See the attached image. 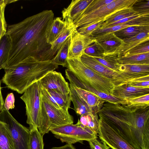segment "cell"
<instances>
[{
    "label": "cell",
    "mask_w": 149,
    "mask_h": 149,
    "mask_svg": "<svg viewBox=\"0 0 149 149\" xmlns=\"http://www.w3.org/2000/svg\"><path fill=\"white\" fill-rule=\"evenodd\" d=\"M149 26V15L142 16L121 24L104 28H99L94 31L92 36L109 32H114L132 26Z\"/></svg>",
    "instance_id": "19"
},
{
    "label": "cell",
    "mask_w": 149,
    "mask_h": 149,
    "mask_svg": "<svg viewBox=\"0 0 149 149\" xmlns=\"http://www.w3.org/2000/svg\"><path fill=\"white\" fill-rule=\"evenodd\" d=\"M41 85L39 81L34 83L24 91L20 98L25 104L26 123L29 129L38 128L41 106Z\"/></svg>",
    "instance_id": "7"
},
{
    "label": "cell",
    "mask_w": 149,
    "mask_h": 149,
    "mask_svg": "<svg viewBox=\"0 0 149 149\" xmlns=\"http://www.w3.org/2000/svg\"><path fill=\"white\" fill-rule=\"evenodd\" d=\"M98 114L136 149H149V107L129 108L105 102Z\"/></svg>",
    "instance_id": "2"
},
{
    "label": "cell",
    "mask_w": 149,
    "mask_h": 149,
    "mask_svg": "<svg viewBox=\"0 0 149 149\" xmlns=\"http://www.w3.org/2000/svg\"><path fill=\"white\" fill-rule=\"evenodd\" d=\"M56 138L62 142L73 144L77 142L82 143L97 138V133L82 124L78 119L75 124H68L52 129L50 131Z\"/></svg>",
    "instance_id": "6"
},
{
    "label": "cell",
    "mask_w": 149,
    "mask_h": 149,
    "mask_svg": "<svg viewBox=\"0 0 149 149\" xmlns=\"http://www.w3.org/2000/svg\"><path fill=\"white\" fill-rule=\"evenodd\" d=\"M115 60L120 65L149 64V52L116 57Z\"/></svg>",
    "instance_id": "24"
},
{
    "label": "cell",
    "mask_w": 149,
    "mask_h": 149,
    "mask_svg": "<svg viewBox=\"0 0 149 149\" xmlns=\"http://www.w3.org/2000/svg\"><path fill=\"white\" fill-rule=\"evenodd\" d=\"M142 16L143 15H142L139 14H137L134 15L124 18L117 22L113 23L109 25L106 28L111 27L113 26L123 24L127 22H128L132 20L135 18H136L138 17H139Z\"/></svg>",
    "instance_id": "45"
},
{
    "label": "cell",
    "mask_w": 149,
    "mask_h": 149,
    "mask_svg": "<svg viewBox=\"0 0 149 149\" xmlns=\"http://www.w3.org/2000/svg\"><path fill=\"white\" fill-rule=\"evenodd\" d=\"M118 71L119 75L113 83L114 86L124 80L149 75V64L120 65Z\"/></svg>",
    "instance_id": "13"
},
{
    "label": "cell",
    "mask_w": 149,
    "mask_h": 149,
    "mask_svg": "<svg viewBox=\"0 0 149 149\" xmlns=\"http://www.w3.org/2000/svg\"><path fill=\"white\" fill-rule=\"evenodd\" d=\"M10 44V38L6 34L0 40V70L4 68L7 63Z\"/></svg>",
    "instance_id": "28"
},
{
    "label": "cell",
    "mask_w": 149,
    "mask_h": 149,
    "mask_svg": "<svg viewBox=\"0 0 149 149\" xmlns=\"http://www.w3.org/2000/svg\"><path fill=\"white\" fill-rule=\"evenodd\" d=\"M113 1V0H93L82 14L94 11L104 5L110 3Z\"/></svg>",
    "instance_id": "40"
},
{
    "label": "cell",
    "mask_w": 149,
    "mask_h": 149,
    "mask_svg": "<svg viewBox=\"0 0 149 149\" xmlns=\"http://www.w3.org/2000/svg\"><path fill=\"white\" fill-rule=\"evenodd\" d=\"M92 36L103 50L104 56H113L117 49L124 43L123 40L117 36L114 32Z\"/></svg>",
    "instance_id": "14"
},
{
    "label": "cell",
    "mask_w": 149,
    "mask_h": 149,
    "mask_svg": "<svg viewBox=\"0 0 149 149\" xmlns=\"http://www.w3.org/2000/svg\"><path fill=\"white\" fill-rule=\"evenodd\" d=\"M149 31V26H132L114 32L118 37L122 40L134 36L140 33Z\"/></svg>",
    "instance_id": "26"
},
{
    "label": "cell",
    "mask_w": 149,
    "mask_h": 149,
    "mask_svg": "<svg viewBox=\"0 0 149 149\" xmlns=\"http://www.w3.org/2000/svg\"><path fill=\"white\" fill-rule=\"evenodd\" d=\"M124 43L113 56L118 57L127 50L147 40H149V31L141 32L132 37L123 40Z\"/></svg>",
    "instance_id": "20"
},
{
    "label": "cell",
    "mask_w": 149,
    "mask_h": 149,
    "mask_svg": "<svg viewBox=\"0 0 149 149\" xmlns=\"http://www.w3.org/2000/svg\"><path fill=\"white\" fill-rule=\"evenodd\" d=\"M71 84L78 95L90 108L92 113L98 114L103 104L106 102L91 92Z\"/></svg>",
    "instance_id": "18"
},
{
    "label": "cell",
    "mask_w": 149,
    "mask_h": 149,
    "mask_svg": "<svg viewBox=\"0 0 149 149\" xmlns=\"http://www.w3.org/2000/svg\"><path fill=\"white\" fill-rule=\"evenodd\" d=\"M97 133L101 141L113 149H136L103 119L99 118Z\"/></svg>",
    "instance_id": "10"
},
{
    "label": "cell",
    "mask_w": 149,
    "mask_h": 149,
    "mask_svg": "<svg viewBox=\"0 0 149 149\" xmlns=\"http://www.w3.org/2000/svg\"><path fill=\"white\" fill-rule=\"evenodd\" d=\"M149 40H148L125 52L120 56L149 52Z\"/></svg>",
    "instance_id": "37"
},
{
    "label": "cell",
    "mask_w": 149,
    "mask_h": 149,
    "mask_svg": "<svg viewBox=\"0 0 149 149\" xmlns=\"http://www.w3.org/2000/svg\"><path fill=\"white\" fill-rule=\"evenodd\" d=\"M29 149H44L43 136L37 128L30 130Z\"/></svg>",
    "instance_id": "32"
},
{
    "label": "cell",
    "mask_w": 149,
    "mask_h": 149,
    "mask_svg": "<svg viewBox=\"0 0 149 149\" xmlns=\"http://www.w3.org/2000/svg\"><path fill=\"white\" fill-rule=\"evenodd\" d=\"M66 22L67 25L64 31L51 45L48 55L49 60H52L54 58L63 43L72 31L75 29H77L73 22Z\"/></svg>",
    "instance_id": "22"
},
{
    "label": "cell",
    "mask_w": 149,
    "mask_h": 149,
    "mask_svg": "<svg viewBox=\"0 0 149 149\" xmlns=\"http://www.w3.org/2000/svg\"><path fill=\"white\" fill-rule=\"evenodd\" d=\"M1 81H0V111L3 108L4 104V102L1 92Z\"/></svg>",
    "instance_id": "49"
},
{
    "label": "cell",
    "mask_w": 149,
    "mask_h": 149,
    "mask_svg": "<svg viewBox=\"0 0 149 149\" xmlns=\"http://www.w3.org/2000/svg\"><path fill=\"white\" fill-rule=\"evenodd\" d=\"M15 98L13 93H9L6 99L4 107L8 110L15 108Z\"/></svg>",
    "instance_id": "44"
},
{
    "label": "cell",
    "mask_w": 149,
    "mask_h": 149,
    "mask_svg": "<svg viewBox=\"0 0 149 149\" xmlns=\"http://www.w3.org/2000/svg\"><path fill=\"white\" fill-rule=\"evenodd\" d=\"M80 60L86 65L97 73L110 79L113 83L116 80L120 72L113 70L105 66L97 61L93 57L84 53Z\"/></svg>",
    "instance_id": "15"
},
{
    "label": "cell",
    "mask_w": 149,
    "mask_h": 149,
    "mask_svg": "<svg viewBox=\"0 0 149 149\" xmlns=\"http://www.w3.org/2000/svg\"><path fill=\"white\" fill-rule=\"evenodd\" d=\"M61 108L68 111L70 108L71 100L70 94L66 95L51 90H47Z\"/></svg>",
    "instance_id": "30"
},
{
    "label": "cell",
    "mask_w": 149,
    "mask_h": 149,
    "mask_svg": "<svg viewBox=\"0 0 149 149\" xmlns=\"http://www.w3.org/2000/svg\"><path fill=\"white\" fill-rule=\"evenodd\" d=\"M84 53L93 57H100L104 56L103 50L95 41L86 49Z\"/></svg>",
    "instance_id": "38"
},
{
    "label": "cell",
    "mask_w": 149,
    "mask_h": 149,
    "mask_svg": "<svg viewBox=\"0 0 149 149\" xmlns=\"http://www.w3.org/2000/svg\"><path fill=\"white\" fill-rule=\"evenodd\" d=\"M137 14H138L133 10L132 7L120 10L107 17L100 28H106L113 23Z\"/></svg>",
    "instance_id": "25"
},
{
    "label": "cell",
    "mask_w": 149,
    "mask_h": 149,
    "mask_svg": "<svg viewBox=\"0 0 149 149\" xmlns=\"http://www.w3.org/2000/svg\"><path fill=\"white\" fill-rule=\"evenodd\" d=\"M136 0H113L91 12L83 14L73 21L78 28L84 25H88L104 21L109 16L120 10L132 7Z\"/></svg>",
    "instance_id": "8"
},
{
    "label": "cell",
    "mask_w": 149,
    "mask_h": 149,
    "mask_svg": "<svg viewBox=\"0 0 149 149\" xmlns=\"http://www.w3.org/2000/svg\"><path fill=\"white\" fill-rule=\"evenodd\" d=\"M66 77L70 84L84 89L85 86L111 94L114 87L111 81L84 64L80 59H67Z\"/></svg>",
    "instance_id": "4"
},
{
    "label": "cell",
    "mask_w": 149,
    "mask_h": 149,
    "mask_svg": "<svg viewBox=\"0 0 149 149\" xmlns=\"http://www.w3.org/2000/svg\"><path fill=\"white\" fill-rule=\"evenodd\" d=\"M93 0H73L69 5L62 11V20L73 22L84 12Z\"/></svg>",
    "instance_id": "16"
},
{
    "label": "cell",
    "mask_w": 149,
    "mask_h": 149,
    "mask_svg": "<svg viewBox=\"0 0 149 149\" xmlns=\"http://www.w3.org/2000/svg\"><path fill=\"white\" fill-rule=\"evenodd\" d=\"M54 17L52 10H45L8 26L6 34L10 38V47L3 69L15 65L29 56L39 61H49L51 45L47 42L46 33Z\"/></svg>",
    "instance_id": "1"
},
{
    "label": "cell",
    "mask_w": 149,
    "mask_h": 149,
    "mask_svg": "<svg viewBox=\"0 0 149 149\" xmlns=\"http://www.w3.org/2000/svg\"><path fill=\"white\" fill-rule=\"evenodd\" d=\"M132 8L139 14L149 15V0H136Z\"/></svg>",
    "instance_id": "36"
},
{
    "label": "cell",
    "mask_w": 149,
    "mask_h": 149,
    "mask_svg": "<svg viewBox=\"0 0 149 149\" xmlns=\"http://www.w3.org/2000/svg\"><path fill=\"white\" fill-rule=\"evenodd\" d=\"M74 29L70 34L68 59H80L85 50L95 42L92 36H85Z\"/></svg>",
    "instance_id": "11"
},
{
    "label": "cell",
    "mask_w": 149,
    "mask_h": 149,
    "mask_svg": "<svg viewBox=\"0 0 149 149\" xmlns=\"http://www.w3.org/2000/svg\"><path fill=\"white\" fill-rule=\"evenodd\" d=\"M0 121L3 123L9 133L14 149H29V129L19 123L4 107L0 112Z\"/></svg>",
    "instance_id": "9"
},
{
    "label": "cell",
    "mask_w": 149,
    "mask_h": 149,
    "mask_svg": "<svg viewBox=\"0 0 149 149\" xmlns=\"http://www.w3.org/2000/svg\"><path fill=\"white\" fill-rule=\"evenodd\" d=\"M18 1L17 0H0V7Z\"/></svg>",
    "instance_id": "48"
},
{
    "label": "cell",
    "mask_w": 149,
    "mask_h": 149,
    "mask_svg": "<svg viewBox=\"0 0 149 149\" xmlns=\"http://www.w3.org/2000/svg\"><path fill=\"white\" fill-rule=\"evenodd\" d=\"M0 149H14L9 133L3 123L0 121Z\"/></svg>",
    "instance_id": "33"
},
{
    "label": "cell",
    "mask_w": 149,
    "mask_h": 149,
    "mask_svg": "<svg viewBox=\"0 0 149 149\" xmlns=\"http://www.w3.org/2000/svg\"><path fill=\"white\" fill-rule=\"evenodd\" d=\"M91 149H109L110 147L107 144L102 142L101 143L97 139L88 141Z\"/></svg>",
    "instance_id": "43"
},
{
    "label": "cell",
    "mask_w": 149,
    "mask_h": 149,
    "mask_svg": "<svg viewBox=\"0 0 149 149\" xmlns=\"http://www.w3.org/2000/svg\"><path fill=\"white\" fill-rule=\"evenodd\" d=\"M70 36L63 43L56 55L52 60L58 65H61L63 67H66L67 65V59L70 42Z\"/></svg>",
    "instance_id": "27"
},
{
    "label": "cell",
    "mask_w": 149,
    "mask_h": 149,
    "mask_svg": "<svg viewBox=\"0 0 149 149\" xmlns=\"http://www.w3.org/2000/svg\"><path fill=\"white\" fill-rule=\"evenodd\" d=\"M67 25V23L61 17L54 19L46 33L47 43L52 45L62 34Z\"/></svg>",
    "instance_id": "21"
},
{
    "label": "cell",
    "mask_w": 149,
    "mask_h": 149,
    "mask_svg": "<svg viewBox=\"0 0 149 149\" xmlns=\"http://www.w3.org/2000/svg\"><path fill=\"white\" fill-rule=\"evenodd\" d=\"M58 66L52 60L41 61L29 56L4 69L2 81L8 88L22 94L29 86L49 72L55 70Z\"/></svg>",
    "instance_id": "3"
},
{
    "label": "cell",
    "mask_w": 149,
    "mask_h": 149,
    "mask_svg": "<svg viewBox=\"0 0 149 149\" xmlns=\"http://www.w3.org/2000/svg\"><path fill=\"white\" fill-rule=\"evenodd\" d=\"M41 98L40 125L38 129L43 136L54 128L73 124V117L68 111L56 108L50 104L42 94Z\"/></svg>",
    "instance_id": "5"
},
{
    "label": "cell",
    "mask_w": 149,
    "mask_h": 149,
    "mask_svg": "<svg viewBox=\"0 0 149 149\" xmlns=\"http://www.w3.org/2000/svg\"><path fill=\"white\" fill-rule=\"evenodd\" d=\"M69 86L71 100L73 104L74 109L76 113L80 116L93 113L90 108L78 95L72 85L70 83Z\"/></svg>",
    "instance_id": "23"
},
{
    "label": "cell",
    "mask_w": 149,
    "mask_h": 149,
    "mask_svg": "<svg viewBox=\"0 0 149 149\" xmlns=\"http://www.w3.org/2000/svg\"><path fill=\"white\" fill-rule=\"evenodd\" d=\"M6 6L4 5L0 7V40L7 32L8 26L5 17V10Z\"/></svg>",
    "instance_id": "41"
},
{
    "label": "cell",
    "mask_w": 149,
    "mask_h": 149,
    "mask_svg": "<svg viewBox=\"0 0 149 149\" xmlns=\"http://www.w3.org/2000/svg\"><path fill=\"white\" fill-rule=\"evenodd\" d=\"M103 22L102 21L89 25H84L78 28L77 30L81 35L85 36H92L93 32L100 28Z\"/></svg>",
    "instance_id": "39"
},
{
    "label": "cell",
    "mask_w": 149,
    "mask_h": 149,
    "mask_svg": "<svg viewBox=\"0 0 149 149\" xmlns=\"http://www.w3.org/2000/svg\"><path fill=\"white\" fill-rule=\"evenodd\" d=\"M84 89L95 94L100 98L105 100L106 102L114 104H119L123 105L125 101V100L116 97L111 95L96 90L88 86H85Z\"/></svg>",
    "instance_id": "34"
},
{
    "label": "cell",
    "mask_w": 149,
    "mask_h": 149,
    "mask_svg": "<svg viewBox=\"0 0 149 149\" xmlns=\"http://www.w3.org/2000/svg\"><path fill=\"white\" fill-rule=\"evenodd\" d=\"M130 86L135 87H149V81L125 84Z\"/></svg>",
    "instance_id": "46"
},
{
    "label": "cell",
    "mask_w": 149,
    "mask_h": 149,
    "mask_svg": "<svg viewBox=\"0 0 149 149\" xmlns=\"http://www.w3.org/2000/svg\"><path fill=\"white\" fill-rule=\"evenodd\" d=\"M123 105L129 108L149 107V94L125 100Z\"/></svg>",
    "instance_id": "29"
},
{
    "label": "cell",
    "mask_w": 149,
    "mask_h": 149,
    "mask_svg": "<svg viewBox=\"0 0 149 149\" xmlns=\"http://www.w3.org/2000/svg\"><path fill=\"white\" fill-rule=\"evenodd\" d=\"M42 87L66 95L70 94V86L61 73L55 70L48 73L39 81Z\"/></svg>",
    "instance_id": "12"
},
{
    "label": "cell",
    "mask_w": 149,
    "mask_h": 149,
    "mask_svg": "<svg viewBox=\"0 0 149 149\" xmlns=\"http://www.w3.org/2000/svg\"><path fill=\"white\" fill-rule=\"evenodd\" d=\"M116 57L115 56H104L102 57H94L100 63L108 68L113 70L118 71L120 64L115 60Z\"/></svg>",
    "instance_id": "35"
},
{
    "label": "cell",
    "mask_w": 149,
    "mask_h": 149,
    "mask_svg": "<svg viewBox=\"0 0 149 149\" xmlns=\"http://www.w3.org/2000/svg\"><path fill=\"white\" fill-rule=\"evenodd\" d=\"M149 94V87H135L124 84L115 86L111 95L123 100Z\"/></svg>",
    "instance_id": "17"
},
{
    "label": "cell",
    "mask_w": 149,
    "mask_h": 149,
    "mask_svg": "<svg viewBox=\"0 0 149 149\" xmlns=\"http://www.w3.org/2000/svg\"><path fill=\"white\" fill-rule=\"evenodd\" d=\"M79 120L82 124L97 133L99 126L97 114L90 113L82 115Z\"/></svg>",
    "instance_id": "31"
},
{
    "label": "cell",
    "mask_w": 149,
    "mask_h": 149,
    "mask_svg": "<svg viewBox=\"0 0 149 149\" xmlns=\"http://www.w3.org/2000/svg\"><path fill=\"white\" fill-rule=\"evenodd\" d=\"M41 93L42 95L50 104L58 109H61L47 90L42 86Z\"/></svg>",
    "instance_id": "42"
},
{
    "label": "cell",
    "mask_w": 149,
    "mask_h": 149,
    "mask_svg": "<svg viewBox=\"0 0 149 149\" xmlns=\"http://www.w3.org/2000/svg\"><path fill=\"white\" fill-rule=\"evenodd\" d=\"M50 149H76L72 144H68L64 146L58 147H53Z\"/></svg>",
    "instance_id": "47"
}]
</instances>
